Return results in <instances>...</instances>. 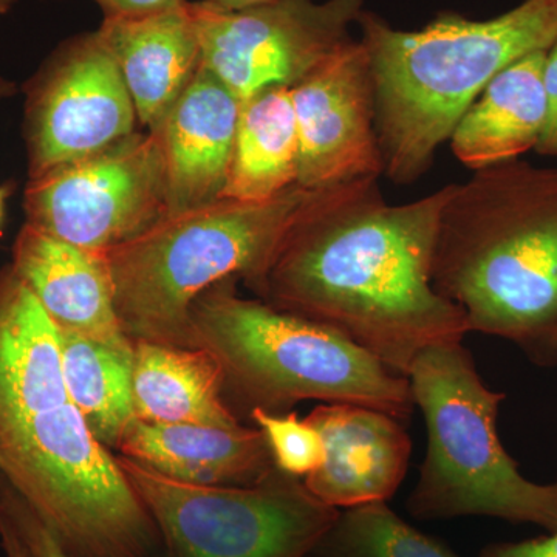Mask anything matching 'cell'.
Masks as SVG:
<instances>
[{"label":"cell","mask_w":557,"mask_h":557,"mask_svg":"<svg viewBox=\"0 0 557 557\" xmlns=\"http://www.w3.org/2000/svg\"><path fill=\"white\" fill-rule=\"evenodd\" d=\"M201 65L240 101L260 91L292 89L347 40L364 0H273L222 13L193 2Z\"/></svg>","instance_id":"cell-10"},{"label":"cell","mask_w":557,"mask_h":557,"mask_svg":"<svg viewBox=\"0 0 557 557\" xmlns=\"http://www.w3.org/2000/svg\"><path fill=\"white\" fill-rule=\"evenodd\" d=\"M289 90L298 123L300 188L327 189L383 175L375 91L361 40H347Z\"/></svg>","instance_id":"cell-12"},{"label":"cell","mask_w":557,"mask_h":557,"mask_svg":"<svg viewBox=\"0 0 557 557\" xmlns=\"http://www.w3.org/2000/svg\"><path fill=\"white\" fill-rule=\"evenodd\" d=\"M299 134L292 90L276 87L240 101L233 160L220 199L263 201L298 185Z\"/></svg>","instance_id":"cell-21"},{"label":"cell","mask_w":557,"mask_h":557,"mask_svg":"<svg viewBox=\"0 0 557 557\" xmlns=\"http://www.w3.org/2000/svg\"><path fill=\"white\" fill-rule=\"evenodd\" d=\"M431 281L469 332L557 366V168L516 159L453 183Z\"/></svg>","instance_id":"cell-2"},{"label":"cell","mask_w":557,"mask_h":557,"mask_svg":"<svg viewBox=\"0 0 557 557\" xmlns=\"http://www.w3.org/2000/svg\"><path fill=\"white\" fill-rule=\"evenodd\" d=\"M0 507L13 522L33 557H70L49 528L44 525L42 520L25 504L24 498L13 490L2 474H0Z\"/></svg>","instance_id":"cell-25"},{"label":"cell","mask_w":557,"mask_h":557,"mask_svg":"<svg viewBox=\"0 0 557 557\" xmlns=\"http://www.w3.org/2000/svg\"><path fill=\"white\" fill-rule=\"evenodd\" d=\"M24 209L28 225L90 251L134 239L168 214L159 137L137 131L95 156L30 178Z\"/></svg>","instance_id":"cell-9"},{"label":"cell","mask_w":557,"mask_h":557,"mask_svg":"<svg viewBox=\"0 0 557 557\" xmlns=\"http://www.w3.org/2000/svg\"><path fill=\"white\" fill-rule=\"evenodd\" d=\"M7 189L0 186V223H2L3 211H5Z\"/></svg>","instance_id":"cell-32"},{"label":"cell","mask_w":557,"mask_h":557,"mask_svg":"<svg viewBox=\"0 0 557 557\" xmlns=\"http://www.w3.org/2000/svg\"><path fill=\"white\" fill-rule=\"evenodd\" d=\"M453 185L388 203L379 178L310 190L265 269L247 287L274 309L324 325L392 372L461 343L463 311L435 292L432 260Z\"/></svg>","instance_id":"cell-1"},{"label":"cell","mask_w":557,"mask_h":557,"mask_svg":"<svg viewBox=\"0 0 557 557\" xmlns=\"http://www.w3.org/2000/svg\"><path fill=\"white\" fill-rule=\"evenodd\" d=\"M14 94H16V84L0 76V101L13 97Z\"/></svg>","instance_id":"cell-31"},{"label":"cell","mask_w":557,"mask_h":557,"mask_svg":"<svg viewBox=\"0 0 557 557\" xmlns=\"http://www.w3.org/2000/svg\"><path fill=\"white\" fill-rule=\"evenodd\" d=\"M0 545L5 557H33L2 507H0Z\"/></svg>","instance_id":"cell-29"},{"label":"cell","mask_w":557,"mask_h":557,"mask_svg":"<svg viewBox=\"0 0 557 557\" xmlns=\"http://www.w3.org/2000/svg\"><path fill=\"white\" fill-rule=\"evenodd\" d=\"M10 263L58 329L134 354V343L121 329L102 251L75 247L24 223Z\"/></svg>","instance_id":"cell-15"},{"label":"cell","mask_w":557,"mask_h":557,"mask_svg":"<svg viewBox=\"0 0 557 557\" xmlns=\"http://www.w3.org/2000/svg\"><path fill=\"white\" fill-rule=\"evenodd\" d=\"M314 557H460L437 539L410 527L386 502L341 511L325 531Z\"/></svg>","instance_id":"cell-23"},{"label":"cell","mask_w":557,"mask_h":557,"mask_svg":"<svg viewBox=\"0 0 557 557\" xmlns=\"http://www.w3.org/2000/svg\"><path fill=\"white\" fill-rule=\"evenodd\" d=\"M309 194L293 185L270 200L219 199L102 251L127 338L194 347L197 298L226 278L255 281Z\"/></svg>","instance_id":"cell-5"},{"label":"cell","mask_w":557,"mask_h":557,"mask_svg":"<svg viewBox=\"0 0 557 557\" xmlns=\"http://www.w3.org/2000/svg\"><path fill=\"white\" fill-rule=\"evenodd\" d=\"M134 416L152 424L234 428L240 420L223 399V370L203 347L135 341Z\"/></svg>","instance_id":"cell-20"},{"label":"cell","mask_w":557,"mask_h":557,"mask_svg":"<svg viewBox=\"0 0 557 557\" xmlns=\"http://www.w3.org/2000/svg\"><path fill=\"white\" fill-rule=\"evenodd\" d=\"M116 450L166 478L194 485H256L277 468L265 434L245 424H152L134 418Z\"/></svg>","instance_id":"cell-18"},{"label":"cell","mask_w":557,"mask_h":557,"mask_svg":"<svg viewBox=\"0 0 557 557\" xmlns=\"http://www.w3.org/2000/svg\"><path fill=\"white\" fill-rule=\"evenodd\" d=\"M324 445V460L304 479L329 507L387 502L408 472L412 443L398 418L366 406L324 403L307 417Z\"/></svg>","instance_id":"cell-13"},{"label":"cell","mask_w":557,"mask_h":557,"mask_svg":"<svg viewBox=\"0 0 557 557\" xmlns=\"http://www.w3.org/2000/svg\"><path fill=\"white\" fill-rule=\"evenodd\" d=\"M65 403L60 329L9 263L0 269V437Z\"/></svg>","instance_id":"cell-17"},{"label":"cell","mask_w":557,"mask_h":557,"mask_svg":"<svg viewBox=\"0 0 557 557\" xmlns=\"http://www.w3.org/2000/svg\"><path fill=\"white\" fill-rule=\"evenodd\" d=\"M545 121L536 152L557 156V40L549 47L544 65Z\"/></svg>","instance_id":"cell-26"},{"label":"cell","mask_w":557,"mask_h":557,"mask_svg":"<svg viewBox=\"0 0 557 557\" xmlns=\"http://www.w3.org/2000/svg\"><path fill=\"white\" fill-rule=\"evenodd\" d=\"M236 282L226 278L207 289L190 309L193 346L218 357L223 399L234 416L249 418L256 409L287 413L319 399L409 420L416 403L408 376L324 325L242 298Z\"/></svg>","instance_id":"cell-4"},{"label":"cell","mask_w":557,"mask_h":557,"mask_svg":"<svg viewBox=\"0 0 557 557\" xmlns=\"http://www.w3.org/2000/svg\"><path fill=\"white\" fill-rule=\"evenodd\" d=\"M547 51H534L502 70L458 121L450 149L468 170H485L536 149L545 121Z\"/></svg>","instance_id":"cell-19"},{"label":"cell","mask_w":557,"mask_h":557,"mask_svg":"<svg viewBox=\"0 0 557 557\" xmlns=\"http://www.w3.org/2000/svg\"><path fill=\"white\" fill-rule=\"evenodd\" d=\"M0 474L70 557L159 555L149 509L72 403L2 435Z\"/></svg>","instance_id":"cell-7"},{"label":"cell","mask_w":557,"mask_h":557,"mask_svg":"<svg viewBox=\"0 0 557 557\" xmlns=\"http://www.w3.org/2000/svg\"><path fill=\"white\" fill-rule=\"evenodd\" d=\"M28 175L95 156L139 129L123 76L98 32L58 47L25 86Z\"/></svg>","instance_id":"cell-11"},{"label":"cell","mask_w":557,"mask_h":557,"mask_svg":"<svg viewBox=\"0 0 557 557\" xmlns=\"http://www.w3.org/2000/svg\"><path fill=\"white\" fill-rule=\"evenodd\" d=\"M98 35L123 76L139 127L153 132L201 65L193 2L138 17H104Z\"/></svg>","instance_id":"cell-16"},{"label":"cell","mask_w":557,"mask_h":557,"mask_svg":"<svg viewBox=\"0 0 557 557\" xmlns=\"http://www.w3.org/2000/svg\"><path fill=\"white\" fill-rule=\"evenodd\" d=\"M104 17H138L175 9L186 0H94Z\"/></svg>","instance_id":"cell-28"},{"label":"cell","mask_w":557,"mask_h":557,"mask_svg":"<svg viewBox=\"0 0 557 557\" xmlns=\"http://www.w3.org/2000/svg\"><path fill=\"white\" fill-rule=\"evenodd\" d=\"M62 372L69 401L108 448L116 449L134 421V354H123L76 333L60 330Z\"/></svg>","instance_id":"cell-22"},{"label":"cell","mask_w":557,"mask_h":557,"mask_svg":"<svg viewBox=\"0 0 557 557\" xmlns=\"http://www.w3.org/2000/svg\"><path fill=\"white\" fill-rule=\"evenodd\" d=\"M240 100L203 65L156 134L166 172L168 214L222 197L233 160Z\"/></svg>","instance_id":"cell-14"},{"label":"cell","mask_w":557,"mask_h":557,"mask_svg":"<svg viewBox=\"0 0 557 557\" xmlns=\"http://www.w3.org/2000/svg\"><path fill=\"white\" fill-rule=\"evenodd\" d=\"M375 91L383 175L410 186L502 70L557 40V0H523L491 20L440 14L417 32L372 11L358 21Z\"/></svg>","instance_id":"cell-3"},{"label":"cell","mask_w":557,"mask_h":557,"mask_svg":"<svg viewBox=\"0 0 557 557\" xmlns=\"http://www.w3.org/2000/svg\"><path fill=\"white\" fill-rule=\"evenodd\" d=\"M119 460L159 530L156 557H309L339 515L278 468L256 485L209 486Z\"/></svg>","instance_id":"cell-8"},{"label":"cell","mask_w":557,"mask_h":557,"mask_svg":"<svg viewBox=\"0 0 557 557\" xmlns=\"http://www.w3.org/2000/svg\"><path fill=\"white\" fill-rule=\"evenodd\" d=\"M309 557H314V556H311V555H310Z\"/></svg>","instance_id":"cell-34"},{"label":"cell","mask_w":557,"mask_h":557,"mask_svg":"<svg viewBox=\"0 0 557 557\" xmlns=\"http://www.w3.org/2000/svg\"><path fill=\"white\" fill-rule=\"evenodd\" d=\"M14 3H16V0H0V14L9 13Z\"/></svg>","instance_id":"cell-33"},{"label":"cell","mask_w":557,"mask_h":557,"mask_svg":"<svg viewBox=\"0 0 557 557\" xmlns=\"http://www.w3.org/2000/svg\"><path fill=\"white\" fill-rule=\"evenodd\" d=\"M416 406L428 429V453L406 502L413 518L487 516L557 530V482L520 474L497 432L507 395L480 379L461 343L421 351L408 372Z\"/></svg>","instance_id":"cell-6"},{"label":"cell","mask_w":557,"mask_h":557,"mask_svg":"<svg viewBox=\"0 0 557 557\" xmlns=\"http://www.w3.org/2000/svg\"><path fill=\"white\" fill-rule=\"evenodd\" d=\"M479 557H557V530L530 541L487 545Z\"/></svg>","instance_id":"cell-27"},{"label":"cell","mask_w":557,"mask_h":557,"mask_svg":"<svg viewBox=\"0 0 557 557\" xmlns=\"http://www.w3.org/2000/svg\"><path fill=\"white\" fill-rule=\"evenodd\" d=\"M249 420L265 434L276 467L295 478L317 471L324 460V445L317 429L298 413H270L252 410Z\"/></svg>","instance_id":"cell-24"},{"label":"cell","mask_w":557,"mask_h":557,"mask_svg":"<svg viewBox=\"0 0 557 557\" xmlns=\"http://www.w3.org/2000/svg\"><path fill=\"white\" fill-rule=\"evenodd\" d=\"M200 2L208 9L231 13V11L251 9V7L273 2V0H200Z\"/></svg>","instance_id":"cell-30"}]
</instances>
